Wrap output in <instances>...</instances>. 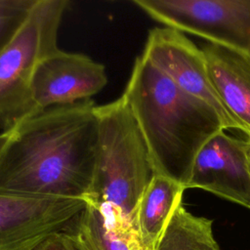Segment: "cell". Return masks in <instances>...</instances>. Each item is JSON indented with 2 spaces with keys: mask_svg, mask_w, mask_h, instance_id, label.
<instances>
[{
  "mask_svg": "<svg viewBox=\"0 0 250 250\" xmlns=\"http://www.w3.org/2000/svg\"><path fill=\"white\" fill-rule=\"evenodd\" d=\"M91 100L58 105L21 121L0 153V193L86 201L98 121Z\"/></svg>",
  "mask_w": 250,
  "mask_h": 250,
  "instance_id": "6da1fadb",
  "label": "cell"
},
{
  "mask_svg": "<svg viewBox=\"0 0 250 250\" xmlns=\"http://www.w3.org/2000/svg\"><path fill=\"white\" fill-rule=\"evenodd\" d=\"M122 98L142 132L155 174L185 188L200 148L226 130L217 110L177 86L143 54L135 61Z\"/></svg>",
  "mask_w": 250,
  "mask_h": 250,
  "instance_id": "7a4b0ae2",
  "label": "cell"
},
{
  "mask_svg": "<svg viewBox=\"0 0 250 250\" xmlns=\"http://www.w3.org/2000/svg\"><path fill=\"white\" fill-rule=\"evenodd\" d=\"M98 140L86 202L116 209L134 226L143 193L155 171L138 123L125 100L96 106Z\"/></svg>",
  "mask_w": 250,
  "mask_h": 250,
  "instance_id": "3957f363",
  "label": "cell"
},
{
  "mask_svg": "<svg viewBox=\"0 0 250 250\" xmlns=\"http://www.w3.org/2000/svg\"><path fill=\"white\" fill-rule=\"evenodd\" d=\"M68 0H36L16 35L0 53V129L9 131L31 108V85L40 62L58 51Z\"/></svg>",
  "mask_w": 250,
  "mask_h": 250,
  "instance_id": "277c9868",
  "label": "cell"
},
{
  "mask_svg": "<svg viewBox=\"0 0 250 250\" xmlns=\"http://www.w3.org/2000/svg\"><path fill=\"white\" fill-rule=\"evenodd\" d=\"M151 19L250 54V0H134Z\"/></svg>",
  "mask_w": 250,
  "mask_h": 250,
  "instance_id": "5b68a950",
  "label": "cell"
},
{
  "mask_svg": "<svg viewBox=\"0 0 250 250\" xmlns=\"http://www.w3.org/2000/svg\"><path fill=\"white\" fill-rule=\"evenodd\" d=\"M78 198L0 193V250H33L85 208Z\"/></svg>",
  "mask_w": 250,
  "mask_h": 250,
  "instance_id": "8992f818",
  "label": "cell"
},
{
  "mask_svg": "<svg viewBox=\"0 0 250 250\" xmlns=\"http://www.w3.org/2000/svg\"><path fill=\"white\" fill-rule=\"evenodd\" d=\"M106 83L104 64L86 55L59 49L44 59L35 71L26 118L54 106L90 100Z\"/></svg>",
  "mask_w": 250,
  "mask_h": 250,
  "instance_id": "52a82bcc",
  "label": "cell"
},
{
  "mask_svg": "<svg viewBox=\"0 0 250 250\" xmlns=\"http://www.w3.org/2000/svg\"><path fill=\"white\" fill-rule=\"evenodd\" d=\"M143 55L181 89L213 106L226 129L238 130L213 88L202 49L183 32L167 26L152 28Z\"/></svg>",
  "mask_w": 250,
  "mask_h": 250,
  "instance_id": "ba28073f",
  "label": "cell"
},
{
  "mask_svg": "<svg viewBox=\"0 0 250 250\" xmlns=\"http://www.w3.org/2000/svg\"><path fill=\"white\" fill-rule=\"evenodd\" d=\"M187 188H200L250 209V164L247 140L220 131L196 154Z\"/></svg>",
  "mask_w": 250,
  "mask_h": 250,
  "instance_id": "9c48e42d",
  "label": "cell"
},
{
  "mask_svg": "<svg viewBox=\"0 0 250 250\" xmlns=\"http://www.w3.org/2000/svg\"><path fill=\"white\" fill-rule=\"evenodd\" d=\"M201 49L223 106L238 130L250 137V54L211 42Z\"/></svg>",
  "mask_w": 250,
  "mask_h": 250,
  "instance_id": "30bf717a",
  "label": "cell"
},
{
  "mask_svg": "<svg viewBox=\"0 0 250 250\" xmlns=\"http://www.w3.org/2000/svg\"><path fill=\"white\" fill-rule=\"evenodd\" d=\"M84 250H146L134 226L116 209L91 202L65 228Z\"/></svg>",
  "mask_w": 250,
  "mask_h": 250,
  "instance_id": "8fae6325",
  "label": "cell"
},
{
  "mask_svg": "<svg viewBox=\"0 0 250 250\" xmlns=\"http://www.w3.org/2000/svg\"><path fill=\"white\" fill-rule=\"evenodd\" d=\"M185 188L163 175L154 174L139 202L134 229L146 250H155L176 208L182 204Z\"/></svg>",
  "mask_w": 250,
  "mask_h": 250,
  "instance_id": "7c38bea8",
  "label": "cell"
},
{
  "mask_svg": "<svg viewBox=\"0 0 250 250\" xmlns=\"http://www.w3.org/2000/svg\"><path fill=\"white\" fill-rule=\"evenodd\" d=\"M155 250H221L213 221L191 214L180 204L159 238Z\"/></svg>",
  "mask_w": 250,
  "mask_h": 250,
  "instance_id": "4fadbf2b",
  "label": "cell"
},
{
  "mask_svg": "<svg viewBox=\"0 0 250 250\" xmlns=\"http://www.w3.org/2000/svg\"><path fill=\"white\" fill-rule=\"evenodd\" d=\"M36 0H0V53L23 23Z\"/></svg>",
  "mask_w": 250,
  "mask_h": 250,
  "instance_id": "5bb4252c",
  "label": "cell"
},
{
  "mask_svg": "<svg viewBox=\"0 0 250 250\" xmlns=\"http://www.w3.org/2000/svg\"><path fill=\"white\" fill-rule=\"evenodd\" d=\"M33 250H84L76 238L64 229L49 234Z\"/></svg>",
  "mask_w": 250,
  "mask_h": 250,
  "instance_id": "9a60e30c",
  "label": "cell"
},
{
  "mask_svg": "<svg viewBox=\"0 0 250 250\" xmlns=\"http://www.w3.org/2000/svg\"><path fill=\"white\" fill-rule=\"evenodd\" d=\"M10 137H11V131H3L2 133H0V153L2 152L6 144L8 143Z\"/></svg>",
  "mask_w": 250,
  "mask_h": 250,
  "instance_id": "2e32d148",
  "label": "cell"
},
{
  "mask_svg": "<svg viewBox=\"0 0 250 250\" xmlns=\"http://www.w3.org/2000/svg\"><path fill=\"white\" fill-rule=\"evenodd\" d=\"M247 142H248V146H249V164H250V137L247 138Z\"/></svg>",
  "mask_w": 250,
  "mask_h": 250,
  "instance_id": "e0dca14e",
  "label": "cell"
}]
</instances>
